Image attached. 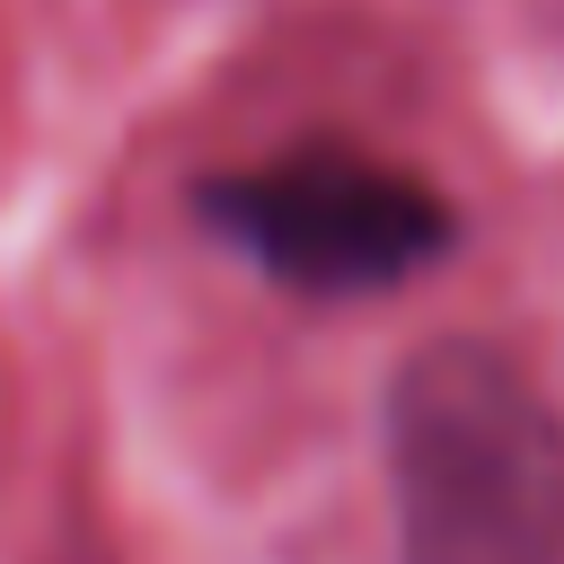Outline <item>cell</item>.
Returning a JSON list of instances; mask_svg holds the SVG:
<instances>
[{
	"label": "cell",
	"instance_id": "obj_1",
	"mask_svg": "<svg viewBox=\"0 0 564 564\" xmlns=\"http://www.w3.org/2000/svg\"><path fill=\"white\" fill-rule=\"evenodd\" d=\"M397 564H564V405L494 344H414L388 379Z\"/></svg>",
	"mask_w": 564,
	"mask_h": 564
},
{
	"label": "cell",
	"instance_id": "obj_2",
	"mask_svg": "<svg viewBox=\"0 0 564 564\" xmlns=\"http://www.w3.org/2000/svg\"><path fill=\"white\" fill-rule=\"evenodd\" d=\"M194 212L256 273H273L282 291H308V300L397 291L423 264H441L458 238L449 194L432 176L370 159L352 141H308L264 167H220L194 185Z\"/></svg>",
	"mask_w": 564,
	"mask_h": 564
}]
</instances>
